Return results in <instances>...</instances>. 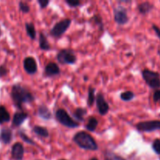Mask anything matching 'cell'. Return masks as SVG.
Returning a JSON list of instances; mask_svg holds the SVG:
<instances>
[{
    "mask_svg": "<svg viewBox=\"0 0 160 160\" xmlns=\"http://www.w3.org/2000/svg\"><path fill=\"white\" fill-rule=\"evenodd\" d=\"M11 98L16 107L22 109V105L34 102V97L31 92L20 84H14L11 89Z\"/></svg>",
    "mask_w": 160,
    "mask_h": 160,
    "instance_id": "1",
    "label": "cell"
},
{
    "mask_svg": "<svg viewBox=\"0 0 160 160\" xmlns=\"http://www.w3.org/2000/svg\"><path fill=\"white\" fill-rule=\"evenodd\" d=\"M73 142L80 147L85 150L96 151L98 148V145L92 135L85 131L78 132L73 136Z\"/></svg>",
    "mask_w": 160,
    "mask_h": 160,
    "instance_id": "2",
    "label": "cell"
},
{
    "mask_svg": "<svg viewBox=\"0 0 160 160\" xmlns=\"http://www.w3.org/2000/svg\"><path fill=\"white\" fill-rule=\"evenodd\" d=\"M142 77L150 88L153 89L160 88V75L159 73L145 69L142 71Z\"/></svg>",
    "mask_w": 160,
    "mask_h": 160,
    "instance_id": "3",
    "label": "cell"
},
{
    "mask_svg": "<svg viewBox=\"0 0 160 160\" xmlns=\"http://www.w3.org/2000/svg\"><path fill=\"white\" fill-rule=\"evenodd\" d=\"M56 118L63 126L70 128H75L79 127V123L73 120L69 116L67 111L63 109H59L56 112Z\"/></svg>",
    "mask_w": 160,
    "mask_h": 160,
    "instance_id": "4",
    "label": "cell"
},
{
    "mask_svg": "<svg viewBox=\"0 0 160 160\" xmlns=\"http://www.w3.org/2000/svg\"><path fill=\"white\" fill-rule=\"evenodd\" d=\"M70 23H71V20L70 18H66L64 20H61L59 23H56L54 25L52 29L50 31V34L52 37L56 38H59L68 29Z\"/></svg>",
    "mask_w": 160,
    "mask_h": 160,
    "instance_id": "5",
    "label": "cell"
},
{
    "mask_svg": "<svg viewBox=\"0 0 160 160\" xmlns=\"http://www.w3.org/2000/svg\"><path fill=\"white\" fill-rule=\"evenodd\" d=\"M57 60L61 64H74L77 56L72 50L61 49L57 54Z\"/></svg>",
    "mask_w": 160,
    "mask_h": 160,
    "instance_id": "6",
    "label": "cell"
},
{
    "mask_svg": "<svg viewBox=\"0 0 160 160\" xmlns=\"http://www.w3.org/2000/svg\"><path fill=\"white\" fill-rule=\"evenodd\" d=\"M136 128L140 132H152L160 130V120L143 121L136 124Z\"/></svg>",
    "mask_w": 160,
    "mask_h": 160,
    "instance_id": "7",
    "label": "cell"
},
{
    "mask_svg": "<svg viewBox=\"0 0 160 160\" xmlns=\"http://www.w3.org/2000/svg\"><path fill=\"white\" fill-rule=\"evenodd\" d=\"M114 20L120 25H124L129 21L127 9L123 6H117L114 9Z\"/></svg>",
    "mask_w": 160,
    "mask_h": 160,
    "instance_id": "8",
    "label": "cell"
},
{
    "mask_svg": "<svg viewBox=\"0 0 160 160\" xmlns=\"http://www.w3.org/2000/svg\"><path fill=\"white\" fill-rule=\"evenodd\" d=\"M96 105L98 112L101 115H106L109 112V106L102 93H98L96 96Z\"/></svg>",
    "mask_w": 160,
    "mask_h": 160,
    "instance_id": "9",
    "label": "cell"
},
{
    "mask_svg": "<svg viewBox=\"0 0 160 160\" xmlns=\"http://www.w3.org/2000/svg\"><path fill=\"white\" fill-rule=\"evenodd\" d=\"M23 68L28 74H34L37 72L38 66L33 57H27L23 60Z\"/></svg>",
    "mask_w": 160,
    "mask_h": 160,
    "instance_id": "10",
    "label": "cell"
},
{
    "mask_svg": "<svg viewBox=\"0 0 160 160\" xmlns=\"http://www.w3.org/2000/svg\"><path fill=\"white\" fill-rule=\"evenodd\" d=\"M24 154V148L20 142H17L12 146L11 156L14 160H22Z\"/></svg>",
    "mask_w": 160,
    "mask_h": 160,
    "instance_id": "11",
    "label": "cell"
},
{
    "mask_svg": "<svg viewBox=\"0 0 160 160\" xmlns=\"http://www.w3.org/2000/svg\"><path fill=\"white\" fill-rule=\"evenodd\" d=\"M59 73H60V70H59V66L56 62H48L45 68V74L47 77L56 76V75L59 74Z\"/></svg>",
    "mask_w": 160,
    "mask_h": 160,
    "instance_id": "12",
    "label": "cell"
},
{
    "mask_svg": "<svg viewBox=\"0 0 160 160\" xmlns=\"http://www.w3.org/2000/svg\"><path fill=\"white\" fill-rule=\"evenodd\" d=\"M0 139L5 145H8L12 139V131L9 128H3L0 131Z\"/></svg>",
    "mask_w": 160,
    "mask_h": 160,
    "instance_id": "13",
    "label": "cell"
},
{
    "mask_svg": "<svg viewBox=\"0 0 160 160\" xmlns=\"http://www.w3.org/2000/svg\"><path fill=\"white\" fill-rule=\"evenodd\" d=\"M28 115L26 112H17L14 114L13 118H12V126L15 127V128H18L20 127L23 122L26 120V119L28 118Z\"/></svg>",
    "mask_w": 160,
    "mask_h": 160,
    "instance_id": "14",
    "label": "cell"
},
{
    "mask_svg": "<svg viewBox=\"0 0 160 160\" xmlns=\"http://www.w3.org/2000/svg\"><path fill=\"white\" fill-rule=\"evenodd\" d=\"M38 115L43 120H50L52 117V113L46 106H40L38 109Z\"/></svg>",
    "mask_w": 160,
    "mask_h": 160,
    "instance_id": "15",
    "label": "cell"
},
{
    "mask_svg": "<svg viewBox=\"0 0 160 160\" xmlns=\"http://www.w3.org/2000/svg\"><path fill=\"white\" fill-rule=\"evenodd\" d=\"M153 9V5L151 4L148 2H142L141 4L138 5V9L139 12L141 14H143V15H145V14H148V12H151L152 9Z\"/></svg>",
    "mask_w": 160,
    "mask_h": 160,
    "instance_id": "16",
    "label": "cell"
},
{
    "mask_svg": "<svg viewBox=\"0 0 160 160\" xmlns=\"http://www.w3.org/2000/svg\"><path fill=\"white\" fill-rule=\"evenodd\" d=\"M10 120V115L4 106H0V124L8 123Z\"/></svg>",
    "mask_w": 160,
    "mask_h": 160,
    "instance_id": "17",
    "label": "cell"
},
{
    "mask_svg": "<svg viewBox=\"0 0 160 160\" xmlns=\"http://www.w3.org/2000/svg\"><path fill=\"white\" fill-rule=\"evenodd\" d=\"M39 45H40V48L42 50L47 51V50L50 49L49 43H48L45 35L42 32H41L39 34Z\"/></svg>",
    "mask_w": 160,
    "mask_h": 160,
    "instance_id": "18",
    "label": "cell"
},
{
    "mask_svg": "<svg viewBox=\"0 0 160 160\" xmlns=\"http://www.w3.org/2000/svg\"><path fill=\"white\" fill-rule=\"evenodd\" d=\"M98 122L96 118L95 117H89L88 120V123L86 124L85 128L88 131H95L96 130L97 127H98Z\"/></svg>",
    "mask_w": 160,
    "mask_h": 160,
    "instance_id": "19",
    "label": "cell"
},
{
    "mask_svg": "<svg viewBox=\"0 0 160 160\" xmlns=\"http://www.w3.org/2000/svg\"><path fill=\"white\" fill-rule=\"evenodd\" d=\"M33 131H34L36 134H38V135L42 138H48V135H49L48 130H47L46 128L41 126H37V125L33 128Z\"/></svg>",
    "mask_w": 160,
    "mask_h": 160,
    "instance_id": "20",
    "label": "cell"
},
{
    "mask_svg": "<svg viewBox=\"0 0 160 160\" xmlns=\"http://www.w3.org/2000/svg\"><path fill=\"white\" fill-rule=\"evenodd\" d=\"M25 28H26L27 34L29 36L30 38L34 40L36 38V31L34 24L32 23H25Z\"/></svg>",
    "mask_w": 160,
    "mask_h": 160,
    "instance_id": "21",
    "label": "cell"
},
{
    "mask_svg": "<svg viewBox=\"0 0 160 160\" xmlns=\"http://www.w3.org/2000/svg\"><path fill=\"white\" fill-rule=\"evenodd\" d=\"M87 114V110L85 109H83V108H78V109H75L74 112H73V117H75V119L78 120H81V121H84V116Z\"/></svg>",
    "mask_w": 160,
    "mask_h": 160,
    "instance_id": "22",
    "label": "cell"
},
{
    "mask_svg": "<svg viewBox=\"0 0 160 160\" xmlns=\"http://www.w3.org/2000/svg\"><path fill=\"white\" fill-rule=\"evenodd\" d=\"M105 160H126L124 158L110 151H106L105 152Z\"/></svg>",
    "mask_w": 160,
    "mask_h": 160,
    "instance_id": "23",
    "label": "cell"
},
{
    "mask_svg": "<svg viewBox=\"0 0 160 160\" xmlns=\"http://www.w3.org/2000/svg\"><path fill=\"white\" fill-rule=\"evenodd\" d=\"M95 89L94 88L90 87L88 88V106H92L93 103L95 102V100H96V97L95 96Z\"/></svg>",
    "mask_w": 160,
    "mask_h": 160,
    "instance_id": "24",
    "label": "cell"
},
{
    "mask_svg": "<svg viewBox=\"0 0 160 160\" xmlns=\"http://www.w3.org/2000/svg\"><path fill=\"white\" fill-rule=\"evenodd\" d=\"M134 98V94L131 91H128V92H124L123 93H121L120 95V98H121L123 101L128 102L131 101L133 98Z\"/></svg>",
    "mask_w": 160,
    "mask_h": 160,
    "instance_id": "25",
    "label": "cell"
},
{
    "mask_svg": "<svg viewBox=\"0 0 160 160\" xmlns=\"http://www.w3.org/2000/svg\"><path fill=\"white\" fill-rule=\"evenodd\" d=\"M19 135H20V137L21 138L22 140H23L24 142H26V143H28V144H30V145H35V142H34L32 139H31L30 138H28V135H27L26 134H24L23 131H19Z\"/></svg>",
    "mask_w": 160,
    "mask_h": 160,
    "instance_id": "26",
    "label": "cell"
},
{
    "mask_svg": "<svg viewBox=\"0 0 160 160\" xmlns=\"http://www.w3.org/2000/svg\"><path fill=\"white\" fill-rule=\"evenodd\" d=\"M19 7L21 12H24V13H28L30 11V6L28 3L24 2H19Z\"/></svg>",
    "mask_w": 160,
    "mask_h": 160,
    "instance_id": "27",
    "label": "cell"
},
{
    "mask_svg": "<svg viewBox=\"0 0 160 160\" xmlns=\"http://www.w3.org/2000/svg\"><path fill=\"white\" fill-rule=\"evenodd\" d=\"M152 148L156 154L160 155V139H156L153 142Z\"/></svg>",
    "mask_w": 160,
    "mask_h": 160,
    "instance_id": "28",
    "label": "cell"
},
{
    "mask_svg": "<svg viewBox=\"0 0 160 160\" xmlns=\"http://www.w3.org/2000/svg\"><path fill=\"white\" fill-rule=\"evenodd\" d=\"M66 2L71 7H77L81 5V2L78 0H66Z\"/></svg>",
    "mask_w": 160,
    "mask_h": 160,
    "instance_id": "29",
    "label": "cell"
},
{
    "mask_svg": "<svg viewBox=\"0 0 160 160\" xmlns=\"http://www.w3.org/2000/svg\"><path fill=\"white\" fill-rule=\"evenodd\" d=\"M153 100L155 103L160 105V90H156L153 94Z\"/></svg>",
    "mask_w": 160,
    "mask_h": 160,
    "instance_id": "30",
    "label": "cell"
},
{
    "mask_svg": "<svg viewBox=\"0 0 160 160\" xmlns=\"http://www.w3.org/2000/svg\"><path fill=\"white\" fill-rule=\"evenodd\" d=\"M8 72V69L5 67L4 65H2L0 66V78H2V77H5L7 75Z\"/></svg>",
    "mask_w": 160,
    "mask_h": 160,
    "instance_id": "31",
    "label": "cell"
},
{
    "mask_svg": "<svg viewBox=\"0 0 160 160\" xmlns=\"http://www.w3.org/2000/svg\"><path fill=\"white\" fill-rule=\"evenodd\" d=\"M38 2L40 5L42 9H45V8L47 7L48 3H49V1L48 0H38Z\"/></svg>",
    "mask_w": 160,
    "mask_h": 160,
    "instance_id": "32",
    "label": "cell"
},
{
    "mask_svg": "<svg viewBox=\"0 0 160 160\" xmlns=\"http://www.w3.org/2000/svg\"><path fill=\"white\" fill-rule=\"evenodd\" d=\"M93 20L95 21V23H97L98 25H99V26H102V19L101 17H100V16L98 15H95L93 17Z\"/></svg>",
    "mask_w": 160,
    "mask_h": 160,
    "instance_id": "33",
    "label": "cell"
},
{
    "mask_svg": "<svg viewBox=\"0 0 160 160\" xmlns=\"http://www.w3.org/2000/svg\"><path fill=\"white\" fill-rule=\"evenodd\" d=\"M152 28H153V30L155 31V32H156V35H157L158 37L160 38V28H159V27H157L156 25H155V24L152 26Z\"/></svg>",
    "mask_w": 160,
    "mask_h": 160,
    "instance_id": "34",
    "label": "cell"
},
{
    "mask_svg": "<svg viewBox=\"0 0 160 160\" xmlns=\"http://www.w3.org/2000/svg\"><path fill=\"white\" fill-rule=\"evenodd\" d=\"M91 160H98V159H97L96 158H93V159H92Z\"/></svg>",
    "mask_w": 160,
    "mask_h": 160,
    "instance_id": "35",
    "label": "cell"
},
{
    "mask_svg": "<svg viewBox=\"0 0 160 160\" xmlns=\"http://www.w3.org/2000/svg\"><path fill=\"white\" fill-rule=\"evenodd\" d=\"M2 35V31H1V28H0V37H1Z\"/></svg>",
    "mask_w": 160,
    "mask_h": 160,
    "instance_id": "36",
    "label": "cell"
},
{
    "mask_svg": "<svg viewBox=\"0 0 160 160\" xmlns=\"http://www.w3.org/2000/svg\"><path fill=\"white\" fill-rule=\"evenodd\" d=\"M61 160H65V159H61Z\"/></svg>",
    "mask_w": 160,
    "mask_h": 160,
    "instance_id": "37",
    "label": "cell"
}]
</instances>
